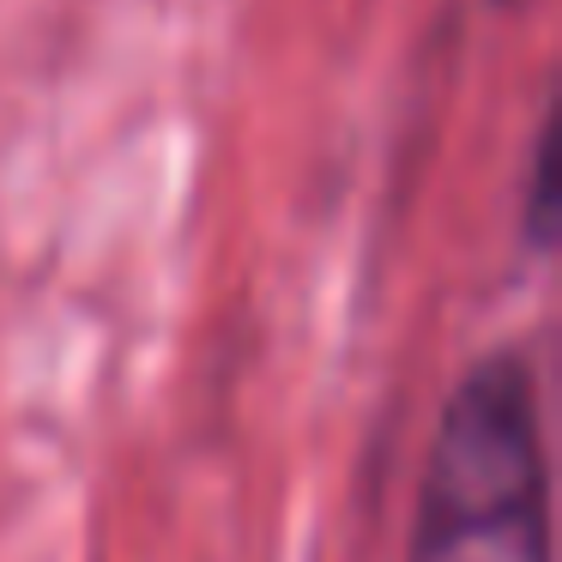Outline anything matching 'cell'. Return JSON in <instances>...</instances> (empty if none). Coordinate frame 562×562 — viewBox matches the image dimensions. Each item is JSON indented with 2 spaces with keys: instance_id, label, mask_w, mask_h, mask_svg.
I'll return each mask as SVG.
<instances>
[{
  "instance_id": "cell-1",
  "label": "cell",
  "mask_w": 562,
  "mask_h": 562,
  "mask_svg": "<svg viewBox=\"0 0 562 562\" xmlns=\"http://www.w3.org/2000/svg\"><path fill=\"white\" fill-rule=\"evenodd\" d=\"M412 562H550V465L520 351L453 387L424 465Z\"/></svg>"
},
{
  "instance_id": "cell-2",
  "label": "cell",
  "mask_w": 562,
  "mask_h": 562,
  "mask_svg": "<svg viewBox=\"0 0 562 562\" xmlns=\"http://www.w3.org/2000/svg\"><path fill=\"white\" fill-rule=\"evenodd\" d=\"M550 170H557V151H550V127H544V139H538V164H532V236L538 243L550 236V212H557V200H550Z\"/></svg>"
}]
</instances>
